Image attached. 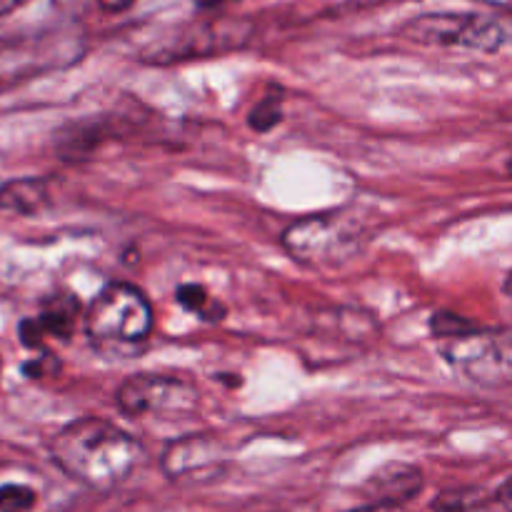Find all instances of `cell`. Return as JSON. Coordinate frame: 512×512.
Instances as JSON below:
<instances>
[{
	"instance_id": "cb8c5ba5",
	"label": "cell",
	"mask_w": 512,
	"mask_h": 512,
	"mask_svg": "<svg viewBox=\"0 0 512 512\" xmlns=\"http://www.w3.org/2000/svg\"><path fill=\"white\" fill-rule=\"evenodd\" d=\"M348 512H390L388 508H378V505H368V508H355V510H348Z\"/></svg>"
},
{
	"instance_id": "4fadbf2b",
	"label": "cell",
	"mask_w": 512,
	"mask_h": 512,
	"mask_svg": "<svg viewBox=\"0 0 512 512\" xmlns=\"http://www.w3.org/2000/svg\"><path fill=\"white\" fill-rule=\"evenodd\" d=\"M175 300H178V305H183L188 313L198 315V318L208 320V323H220V320L225 318V305L215 303V300L210 298L208 290L198 283L178 285V290H175Z\"/></svg>"
},
{
	"instance_id": "ffe728a7",
	"label": "cell",
	"mask_w": 512,
	"mask_h": 512,
	"mask_svg": "<svg viewBox=\"0 0 512 512\" xmlns=\"http://www.w3.org/2000/svg\"><path fill=\"white\" fill-rule=\"evenodd\" d=\"M193 3H195V8H198V10H205V13H210V10L228 8V5L240 3V0H193Z\"/></svg>"
},
{
	"instance_id": "7402d4cb",
	"label": "cell",
	"mask_w": 512,
	"mask_h": 512,
	"mask_svg": "<svg viewBox=\"0 0 512 512\" xmlns=\"http://www.w3.org/2000/svg\"><path fill=\"white\" fill-rule=\"evenodd\" d=\"M475 3H483V5H490V8L510 10V13H512V0H475Z\"/></svg>"
},
{
	"instance_id": "5b68a950",
	"label": "cell",
	"mask_w": 512,
	"mask_h": 512,
	"mask_svg": "<svg viewBox=\"0 0 512 512\" xmlns=\"http://www.w3.org/2000/svg\"><path fill=\"white\" fill-rule=\"evenodd\" d=\"M115 403L130 418H178L190 415L200 403V395L193 383L168 375L138 373L120 383Z\"/></svg>"
},
{
	"instance_id": "8992f818",
	"label": "cell",
	"mask_w": 512,
	"mask_h": 512,
	"mask_svg": "<svg viewBox=\"0 0 512 512\" xmlns=\"http://www.w3.org/2000/svg\"><path fill=\"white\" fill-rule=\"evenodd\" d=\"M250 25L245 20H213V23L183 25L168 38L158 40L145 50L148 63H175V60L208 58L215 53H228L248 43Z\"/></svg>"
},
{
	"instance_id": "9c48e42d",
	"label": "cell",
	"mask_w": 512,
	"mask_h": 512,
	"mask_svg": "<svg viewBox=\"0 0 512 512\" xmlns=\"http://www.w3.org/2000/svg\"><path fill=\"white\" fill-rule=\"evenodd\" d=\"M445 360L468 373L473 380H485L490 375L503 373L505 358L500 345L490 335L478 333L465 335V338L450 340L448 348L443 350Z\"/></svg>"
},
{
	"instance_id": "277c9868",
	"label": "cell",
	"mask_w": 512,
	"mask_h": 512,
	"mask_svg": "<svg viewBox=\"0 0 512 512\" xmlns=\"http://www.w3.org/2000/svg\"><path fill=\"white\" fill-rule=\"evenodd\" d=\"M400 38L430 48L498 53L512 40L508 25L488 13H425L400 28Z\"/></svg>"
},
{
	"instance_id": "44dd1931",
	"label": "cell",
	"mask_w": 512,
	"mask_h": 512,
	"mask_svg": "<svg viewBox=\"0 0 512 512\" xmlns=\"http://www.w3.org/2000/svg\"><path fill=\"white\" fill-rule=\"evenodd\" d=\"M498 500H500V505H503L505 510L512 512V478L503 485V488L498 490Z\"/></svg>"
},
{
	"instance_id": "484cf974",
	"label": "cell",
	"mask_w": 512,
	"mask_h": 512,
	"mask_svg": "<svg viewBox=\"0 0 512 512\" xmlns=\"http://www.w3.org/2000/svg\"><path fill=\"white\" fill-rule=\"evenodd\" d=\"M505 120H508V123H512V105L508 108V113H505Z\"/></svg>"
},
{
	"instance_id": "3957f363",
	"label": "cell",
	"mask_w": 512,
	"mask_h": 512,
	"mask_svg": "<svg viewBox=\"0 0 512 512\" xmlns=\"http://www.w3.org/2000/svg\"><path fill=\"white\" fill-rule=\"evenodd\" d=\"M363 228L348 213H318L288 225L280 238L290 258L310 268H335L363 248Z\"/></svg>"
},
{
	"instance_id": "6da1fadb",
	"label": "cell",
	"mask_w": 512,
	"mask_h": 512,
	"mask_svg": "<svg viewBox=\"0 0 512 512\" xmlns=\"http://www.w3.org/2000/svg\"><path fill=\"white\" fill-rule=\"evenodd\" d=\"M50 458L75 483L93 490H110L138 470L145 448L108 420L78 418L53 435Z\"/></svg>"
},
{
	"instance_id": "e0dca14e",
	"label": "cell",
	"mask_w": 512,
	"mask_h": 512,
	"mask_svg": "<svg viewBox=\"0 0 512 512\" xmlns=\"http://www.w3.org/2000/svg\"><path fill=\"white\" fill-rule=\"evenodd\" d=\"M23 373L28 375L30 380L53 378V375L60 373V360L55 358L53 353H40L38 358L28 360V363L23 365Z\"/></svg>"
},
{
	"instance_id": "ba28073f",
	"label": "cell",
	"mask_w": 512,
	"mask_h": 512,
	"mask_svg": "<svg viewBox=\"0 0 512 512\" xmlns=\"http://www.w3.org/2000/svg\"><path fill=\"white\" fill-rule=\"evenodd\" d=\"M420 490H423V473L408 463L383 465L363 485V493L370 500V505L388 510L410 503Z\"/></svg>"
},
{
	"instance_id": "4316f807",
	"label": "cell",
	"mask_w": 512,
	"mask_h": 512,
	"mask_svg": "<svg viewBox=\"0 0 512 512\" xmlns=\"http://www.w3.org/2000/svg\"><path fill=\"white\" fill-rule=\"evenodd\" d=\"M508 170H510V175H512V158H510V163H508Z\"/></svg>"
},
{
	"instance_id": "d6986e66",
	"label": "cell",
	"mask_w": 512,
	"mask_h": 512,
	"mask_svg": "<svg viewBox=\"0 0 512 512\" xmlns=\"http://www.w3.org/2000/svg\"><path fill=\"white\" fill-rule=\"evenodd\" d=\"M95 3H98L105 13H123V10H128L135 0H95Z\"/></svg>"
},
{
	"instance_id": "7c38bea8",
	"label": "cell",
	"mask_w": 512,
	"mask_h": 512,
	"mask_svg": "<svg viewBox=\"0 0 512 512\" xmlns=\"http://www.w3.org/2000/svg\"><path fill=\"white\" fill-rule=\"evenodd\" d=\"M80 305L78 298H73L70 293H55L40 308V315L35 320L43 328L45 338H60L68 340L73 335L75 323H78Z\"/></svg>"
},
{
	"instance_id": "5bb4252c",
	"label": "cell",
	"mask_w": 512,
	"mask_h": 512,
	"mask_svg": "<svg viewBox=\"0 0 512 512\" xmlns=\"http://www.w3.org/2000/svg\"><path fill=\"white\" fill-rule=\"evenodd\" d=\"M280 105H283L280 93L265 95L263 100H258L248 115L250 128H253L255 133H270V130L283 120V108H280Z\"/></svg>"
},
{
	"instance_id": "7a4b0ae2",
	"label": "cell",
	"mask_w": 512,
	"mask_h": 512,
	"mask_svg": "<svg viewBox=\"0 0 512 512\" xmlns=\"http://www.w3.org/2000/svg\"><path fill=\"white\" fill-rule=\"evenodd\" d=\"M85 330L95 348H138L153 330V308L138 288L110 283L90 303Z\"/></svg>"
},
{
	"instance_id": "d4e9b609",
	"label": "cell",
	"mask_w": 512,
	"mask_h": 512,
	"mask_svg": "<svg viewBox=\"0 0 512 512\" xmlns=\"http://www.w3.org/2000/svg\"><path fill=\"white\" fill-rule=\"evenodd\" d=\"M503 290H505V295H510V298H512V270L508 273V278H505Z\"/></svg>"
},
{
	"instance_id": "ac0fdd59",
	"label": "cell",
	"mask_w": 512,
	"mask_h": 512,
	"mask_svg": "<svg viewBox=\"0 0 512 512\" xmlns=\"http://www.w3.org/2000/svg\"><path fill=\"white\" fill-rule=\"evenodd\" d=\"M18 335H20V343H23L25 348H33V350L43 348L45 333L35 318H25L23 323L18 325Z\"/></svg>"
},
{
	"instance_id": "603a6c76",
	"label": "cell",
	"mask_w": 512,
	"mask_h": 512,
	"mask_svg": "<svg viewBox=\"0 0 512 512\" xmlns=\"http://www.w3.org/2000/svg\"><path fill=\"white\" fill-rule=\"evenodd\" d=\"M23 3H28V0H0V15L10 13V10L20 8Z\"/></svg>"
},
{
	"instance_id": "8fae6325",
	"label": "cell",
	"mask_w": 512,
	"mask_h": 512,
	"mask_svg": "<svg viewBox=\"0 0 512 512\" xmlns=\"http://www.w3.org/2000/svg\"><path fill=\"white\" fill-rule=\"evenodd\" d=\"M105 140V128L100 120H80L68 123L55 133V150L63 160H85Z\"/></svg>"
},
{
	"instance_id": "52a82bcc",
	"label": "cell",
	"mask_w": 512,
	"mask_h": 512,
	"mask_svg": "<svg viewBox=\"0 0 512 512\" xmlns=\"http://www.w3.org/2000/svg\"><path fill=\"white\" fill-rule=\"evenodd\" d=\"M228 450L213 435H185L163 453V470L175 483H210L228 468Z\"/></svg>"
},
{
	"instance_id": "2e32d148",
	"label": "cell",
	"mask_w": 512,
	"mask_h": 512,
	"mask_svg": "<svg viewBox=\"0 0 512 512\" xmlns=\"http://www.w3.org/2000/svg\"><path fill=\"white\" fill-rule=\"evenodd\" d=\"M38 503L33 488L18 483L0 485V512H28Z\"/></svg>"
},
{
	"instance_id": "9a60e30c",
	"label": "cell",
	"mask_w": 512,
	"mask_h": 512,
	"mask_svg": "<svg viewBox=\"0 0 512 512\" xmlns=\"http://www.w3.org/2000/svg\"><path fill=\"white\" fill-rule=\"evenodd\" d=\"M478 325L470 323L468 318H463V315H455V313H435L433 318H430V333L435 335V338H443V340H458V338H465V335H473L478 333Z\"/></svg>"
},
{
	"instance_id": "30bf717a",
	"label": "cell",
	"mask_w": 512,
	"mask_h": 512,
	"mask_svg": "<svg viewBox=\"0 0 512 512\" xmlns=\"http://www.w3.org/2000/svg\"><path fill=\"white\" fill-rule=\"evenodd\" d=\"M48 200V183L43 178H15L0 185V213L35 215Z\"/></svg>"
}]
</instances>
